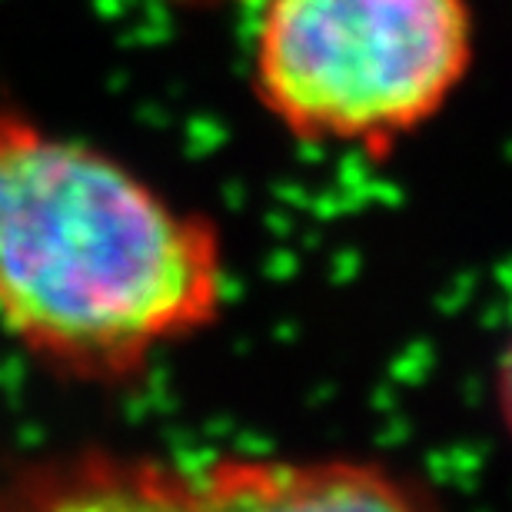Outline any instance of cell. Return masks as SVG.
Returning <instances> with one entry per match:
<instances>
[{"label":"cell","mask_w":512,"mask_h":512,"mask_svg":"<svg viewBox=\"0 0 512 512\" xmlns=\"http://www.w3.org/2000/svg\"><path fill=\"white\" fill-rule=\"evenodd\" d=\"M220 227L114 153L0 104V330L60 380L124 386L223 320Z\"/></svg>","instance_id":"obj_1"},{"label":"cell","mask_w":512,"mask_h":512,"mask_svg":"<svg viewBox=\"0 0 512 512\" xmlns=\"http://www.w3.org/2000/svg\"><path fill=\"white\" fill-rule=\"evenodd\" d=\"M473 57L469 0H263L250 84L293 140L380 160L443 114Z\"/></svg>","instance_id":"obj_2"},{"label":"cell","mask_w":512,"mask_h":512,"mask_svg":"<svg viewBox=\"0 0 512 512\" xmlns=\"http://www.w3.org/2000/svg\"><path fill=\"white\" fill-rule=\"evenodd\" d=\"M0 512H449L423 479L366 456H163L80 446L20 459Z\"/></svg>","instance_id":"obj_3"}]
</instances>
